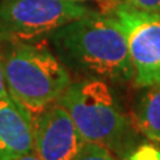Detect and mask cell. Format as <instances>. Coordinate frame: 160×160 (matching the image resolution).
Masks as SVG:
<instances>
[{"label": "cell", "mask_w": 160, "mask_h": 160, "mask_svg": "<svg viewBox=\"0 0 160 160\" xmlns=\"http://www.w3.org/2000/svg\"><path fill=\"white\" fill-rule=\"evenodd\" d=\"M49 40L68 71L84 79L119 84L133 79L126 35L109 12L91 11L53 31Z\"/></svg>", "instance_id": "1"}, {"label": "cell", "mask_w": 160, "mask_h": 160, "mask_svg": "<svg viewBox=\"0 0 160 160\" xmlns=\"http://www.w3.org/2000/svg\"><path fill=\"white\" fill-rule=\"evenodd\" d=\"M8 93L29 112H40L58 102L72 83L56 53L38 40H2Z\"/></svg>", "instance_id": "2"}, {"label": "cell", "mask_w": 160, "mask_h": 160, "mask_svg": "<svg viewBox=\"0 0 160 160\" xmlns=\"http://www.w3.org/2000/svg\"><path fill=\"white\" fill-rule=\"evenodd\" d=\"M58 102L68 111L86 142L122 156L131 151V126L107 82L83 79L71 83Z\"/></svg>", "instance_id": "3"}, {"label": "cell", "mask_w": 160, "mask_h": 160, "mask_svg": "<svg viewBox=\"0 0 160 160\" xmlns=\"http://www.w3.org/2000/svg\"><path fill=\"white\" fill-rule=\"evenodd\" d=\"M92 9L82 0H0V40H38Z\"/></svg>", "instance_id": "4"}, {"label": "cell", "mask_w": 160, "mask_h": 160, "mask_svg": "<svg viewBox=\"0 0 160 160\" xmlns=\"http://www.w3.org/2000/svg\"><path fill=\"white\" fill-rule=\"evenodd\" d=\"M109 13L126 35L135 87L160 86V13L136 9L120 0L113 3Z\"/></svg>", "instance_id": "5"}, {"label": "cell", "mask_w": 160, "mask_h": 160, "mask_svg": "<svg viewBox=\"0 0 160 160\" xmlns=\"http://www.w3.org/2000/svg\"><path fill=\"white\" fill-rule=\"evenodd\" d=\"M35 123L33 152L44 160H71L86 142L59 102L39 112Z\"/></svg>", "instance_id": "6"}, {"label": "cell", "mask_w": 160, "mask_h": 160, "mask_svg": "<svg viewBox=\"0 0 160 160\" xmlns=\"http://www.w3.org/2000/svg\"><path fill=\"white\" fill-rule=\"evenodd\" d=\"M35 123L31 112L11 95L0 99V160L33 152Z\"/></svg>", "instance_id": "7"}, {"label": "cell", "mask_w": 160, "mask_h": 160, "mask_svg": "<svg viewBox=\"0 0 160 160\" xmlns=\"http://www.w3.org/2000/svg\"><path fill=\"white\" fill-rule=\"evenodd\" d=\"M138 129L152 142L160 143V86L148 87L135 107Z\"/></svg>", "instance_id": "8"}, {"label": "cell", "mask_w": 160, "mask_h": 160, "mask_svg": "<svg viewBox=\"0 0 160 160\" xmlns=\"http://www.w3.org/2000/svg\"><path fill=\"white\" fill-rule=\"evenodd\" d=\"M71 160H116V158L107 147L91 142H84Z\"/></svg>", "instance_id": "9"}, {"label": "cell", "mask_w": 160, "mask_h": 160, "mask_svg": "<svg viewBox=\"0 0 160 160\" xmlns=\"http://www.w3.org/2000/svg\"><path fill=\"white\" fill-rule=\"evenodd\" d=\"M124 156L127 160H160V147L155 144H140Z\"/></svg>", "instance_id": "10"}, {"label": "cell", "mask_w": 160, "mask_h": 160, "mask_svg": "<svg viewBox=\"0 0 160 160\" xmlns=\"http://www.w3.org/2000/svg\"><path fill=\"white\" fill-rule=\"evenodd\" d=\"M136 9L160 13V0H120Z\"/></svg>", "instance_id": "11"}, {"label": "cell", "mask_w": 160, "mask_h": 160, "mask_svg": "<svg viewBox=\"0 0 160 160\" xmlns=\"http://www.w3.org/2000/svg\"><path fill=\"white\" fill-rule=\"evenodd\" d=\"M9 96L7 84H6V78H4V68H3V59L2 53H0V99H4Z\"/></svg>", "instance_id": "12"}, {"label": "cell", "mask_w": 160, "mask_h": 160, "mask_svg": "<svg viewBox=\"0 0 160 160\" xmlns=\"http://www.w3.org/2000/svg\"><path fill=\"white\" fill-rule=\"evenodd\" d=\"M9 160H44L40 156H38L35 152H29L26 155H22V156H18V158H13V159H9Z\"/></svg>", "instance_id": "13"}, {"label": "cell", "mask_w": 160, "mask_h": 160, "mask_svg": "<svg viewBox=\"0 0 160 160\" xmlns=\"http://www.w3.org/2000/svg\"><path fill=\"white\" fill-rule=\"evenodd\" d=\"M119 160H127V158H126V156H122V158H120Z\"/></svg>", "instance_id": "14"}, {"label": "cell", "mask_w": 160, "mask_h": 160, "mask_svg": "<svg viewBox=\"0 0 160 160\" xmlns=\"http://www.w3.org/2000/svg\"><path fill=\"white\" fill-rule=\"evenodd\" d=\"M82 2H83V0H82ZM108 2H118V0H108Z\"/></svg>", "instance_id": "15"}]
</instances>
